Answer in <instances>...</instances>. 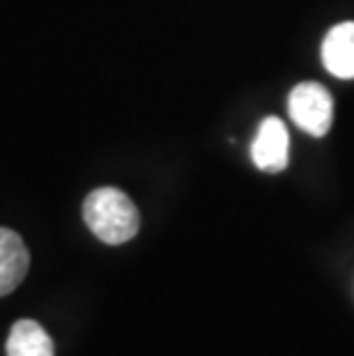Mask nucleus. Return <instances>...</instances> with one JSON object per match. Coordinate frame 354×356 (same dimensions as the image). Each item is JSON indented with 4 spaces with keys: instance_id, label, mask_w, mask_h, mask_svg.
<instances>
[{
    "instance_id": "nucleus-4",
    "label": "nucleus",
    "mask_w": 354,
    "mask_h": 356,
    "mask_svg": "<svg viewBox=\"0 0 354 356\" xmlns=\"http://www.w3.org/2000/svg\"><path fill=\"white\" fill-rule=\"evenodd\" d=\"M30 267V253L24 239L10 228H0V297L21 285Z\"/></svg>"
},
{
    "instance_id": "nucleus-5",
    "label": "nucleus",
    "mask_w": 354,
    "mask_h": 356,
    "mask_svg": "<svg viewBox=\"0 0 354 356\" xmlns=\"http://www.w3.org/2000/svg\"><path fill=\"white\" fill-rule=\"evenodd\" d=\"M322 65L336 79H354V21H343L322 42Z\"/></svg>"
},
{
    "instance_id": "nucleus-6",
    "label": "nucleus",
    "mask_w": 354,
    "mask_h": 356,
    "mask_svg": "<svg viewBox=\"0 0 354 356\" xmlns=\"http://www.w3.org/2000/svg\"><path fill=\"white\" fill-rule=\"evenodd\" d=\"M7 356H54V340L35 320H19L7 336Z\"/></svg>"
},
{
    "instance_id": "nucleus-2",
    "label": "nucleus",
    "mask_w": 354,
    "mask_h": 356,
    "mask_svg": "<svg viewBox=\"0 0 354 356\" xmlns=\"http://www.w3.org/2000/svg\"><path fill=\"white\" fill-rule=\"evenodd\" d=\"M290 118L301 131L325 136L334 120V99L320 83H299L288 97Z\"/></svg>"
},
{
    "instance_id": "nucleus-1",
    "label": "nucleus",
    "mask_w": 354,
    "mask_h": 356,
    "mask_svg": "<svg viewBox=\"0 0 354 356\" xmlns=\"http://www.w3.org/2000/svg\"><path fill=\"white\" fill-rule=\"evenodd\" d=\"M83 218H86L90 232L111 246L134 239L140 228L136 204L115 186H102L88 193L86 202H83Z\"/></svg>"
},
{
    "instance_id": "nucleus-3",
    "label": "nucleus",
    "mask_w": 354,
    "mask_h": 356,
    "mask_svg": "<svg viewBox=\"0 0 354 356\" xmlns=\"http://www.w3.org/2000/svg\"><path fill=\"white\" fill-rule=\"evenodd\" d=\"M290 136L278 118H265L258 127V134L251 145V159L260 170L281 172L288 165Z\"/></svg>"
}]
</instances>
